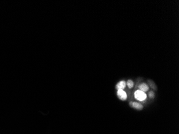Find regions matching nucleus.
Returning a JSON list of instances; mask_svg holds the SVG:
<instances>
[{"instance_id": "nucleus-1", "label": "nucleus", "mask_w": 179, "mask_h": 134, "mask_svg": "<svg viewBox=\"0 0 179 134\" xmlns=\"http://www.w3.org/2000/svg\"><path fill=\"white\" fill-rule=\"evenodd\" d=\"M134 95L136 99L139 101H143L147 98V95H146L145 93L141 91L140 90L136 91Z\"/></svg>"}, {"instance_id": "nucleus-2", "label": "nucleus", "mask_w": 179, "mask_h": 134, "mask_svg": "<svg viewBox=\"0 0 179 134\" xmlns=\"http://www.w3.org/2000/svg\"><path fill=\"white\" fill-rule=\"evenodd\" d=\"M117 95L118 99L122 101H125L127 98V93H126L123 90H118L117 91Z\"/></svg>"}, {"instance_id": "nucleus-3", "label": "nucleus", "mask_w": 179, "mask_h": 134, "mask_svg": "<svg viewBox=\"0 0 179 134\" xmlns=\"http://www.w3.org/2000/svg\"><path fill=\"white\" fill-rule=\"evenodd\" d=\"M129 105L132 107L135 108V109L138 110H142L143 108V105L142 104H140V103H138L137 102H131L129 103Z\"/></svg>"}, {"instance_id": "nucleus-4", "label": "nucleus", "mask_w": 179, "mask_h": 134, "mask_svg": "<svg viewBox=\"0 0 179 134\" xmlns=\"http://www.w3.org/2000/svg\"><path fill=\"white\" fill-rule=\"evenodd\" d=\"M126 87V82L125 80H121L118 82L117 84L116 85L115 88L117 90H123L125 89Z\"/></svg>"}, {"instance_id": "nucleus-5", "label": "nucleus", "mask_w": 179, "mask_h": 134, "mask_svg": "<svg viewBox=\"0 0 179 134\" xmlns=\"http://www.w3.org/2000/svg\"><path fill=\"white\" fill-rule=\"evenodd\" d=\"M140 88V90L142 91L143 92H147L148 91L149 89V87H148V85L146 84V83H141V84L139 85L138 87Z\"/></svg>"}, {"instance_id": "nucleus-6", "label": "nucleus", "mask_w": 179, "mask_h": 134, "mask_svg": "<svg viewBox=\"0 0 179 134\" xmlns=\"http://www.w3.org/2000/svg\"><path fill=\"white\" fill-rule=\"evenodd\" d=\"M148 84H149V85L150 86V87L153 88V90H157V85H156V84H155V83L153 81V80H151V79H148Z\"/></svg>"}, {"instance_id": "nucleus-7", "label": "nucleus", "mask_w": 179, "mask_h": 134, "mask_svg": "<svg viewBox=\"0 0 179 134\" xmlns=\"http://www.w3.org/2000/svg\"><path fill=\"white\" fill-rule=\"evenodd\" d=\"M126 85L128 86V87L129 88H132V87H133V85H134V83H133V82L132 80L129 79L128 80V81L126 83Z\"/></svg>"}, {"instance_id": "nucleus-8", "label": "nucleus", "mask_w": 179, "mask_h": 134, "mask_svg": "<svg viewBox=\"0 0 179 134\" xmlns=\"http://www.w3.org/2000/svg\"><path fill=\"white\" fill-rule=\"evenodd\" d=\"M148 97H149V98H151V99H153V98H155V94L154 92L151 91L148 92Z\"/></svg>"}]
</instances>
